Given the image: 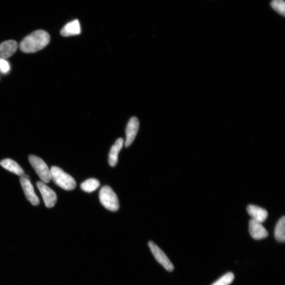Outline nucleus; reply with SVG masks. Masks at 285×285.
<instances>
[{"label": "nucleus", "mask_w": 285, "mask_h": 285, "mask_svg": "<svg viewBox=\"0 0 285 285\" xmlns=\"http://www.w3.org/2000/svg\"><path fill=\"white\" fill-rule=\"evenodd\" d=\"M50 41V36L47 31L38 30L22 40L19 48L22 52L26 53H35L45 48Z\"/></svg>", "instance_id": "1"}, {"label": "nucleus", "mask_w": 285, "mask_h": 285, "mask_svg": "<svg viewBox=\"0 0 285 285\" xmlns=\"http://www.w3.org/2000/svg\"><path fill=\"white\" fill-rule=\"evenodd\" d=\"M50 172L51 180L60 188L67 191L75 189L76 182L71 175L55 166L51 167Z\"/></svg>", "instance_id": "2"}, {"label": "nucleus", "mask_w": 285, "mask_h": 285, "mask_svg": "<svg viewBox=\"0 0 285 285\" xmlns=\"http://www.w3.org/2000/svg\"><path fill=\"white\" fill-rule=\"evenodd\" d=\"M100 199L102 205L108 210L116 211L119 207L117 196L109 186H104L100 192Z\"/></svg>", "instance_id": "3"}, {"label": "nucleus", "mask_w": 285, "mask_h": 285, "mask_svg": "<svg viewBox=\"0 0 285 285\" xmlns=\"http://www.w3.org/2000/svg\"><path fill=\"white\" fill-rule=\"evenodd\" d=\"M29 161L43 183H48L51 180L50 170L46 163L41 158L34 155H30L29 157Z\"/></svg>", "instance_id": "4"}, {"label": "nucleus", "mask_w": 285, "mask_h": 285, "mask_svg": "<svg viewBox=\"0 0 285 285\" xmlns=\"http://www.w3.org/2000/svg\"><path fill=\"white\" fill-rule=\"evenodd\" d=\"M148 245L152 254L157 261L167 271H173L174 268V266L164 252L155 243L152 242H149Z\"/></svg>", "instance_id": "5"}, {"label": "nucleus", "mask_w": 285, "mask_h": 285, "mask_svg": "<svg viewBox=\"0 0 285 285\" xmlns=\"http://www.w3.org/2000/svg\"><path fill=\"white\" fill-rule=\"evenodd\" d=\"M20 181L27 200L34 205H38L40 201L35 193L34 187L28 175L24 174L20 177Z\"/></svg>", "instance_id": "6"}, {"label": "nucleus", "mask_w": 285, "mask_h": 285, "mask_svg": "<svg viewBox=\"0 0 285 285\" xmlns=\"http://www.w3.org/2000/svg\"><path fill=\"white\" fill-rule=\"evenodd\" d=\"M37 185L46 206L48 208L53 207L57 201V196L56 193L42 182H38Z\"/></svg>", "instance_id": "7"}, {"label": "nucleus", "mask_w": 285, "mask_h": 285, "mask_svg": "<svg viewBox=\"0 0 285 285\" xmlns=\"http://www.w3.org/2000/svg\"><path fill=\"white\" fill-rule=\"evenodd\" d=\"M19 47L18 42L14 40L5 41L0 44V60H7L13 56Z\"/></svg>", "instance_id": "8"}, {"label": "nucleus", "mask_w": 285, "mask_h": 285, "mask_svg": "<svg viewBox=\"0 0 285 285\" xmlns=\"http://www.w3.org/2000/svg\"><path fill=\"white\" fill-rule=\"evenodd\" d=\"M139 127V122L137 118H131L126 129V139L125 142L126 147H129L134 140Z\"/></svg>", "instance_id": "9"}, {"label": "nucleus", "mask_w": 285, "mask_h": 285, "mask_svg": "<svg viewBox=\"0 0 285 285\" xmlns=\"http://www.w3.org/2000/svg\"><path fill=\"white\" fill-rule=\"evenodd\" d=\"M249 232L252 238L260 240L268 237V233L261 223L251 219L249 223Z\"/></svg>", "instance_id": "10"}, {"label": "nucleus", "mask_w": 285, "mask_h": 285, "mask_svg": "<svg viewBox=\"0 0 285 285\" xmlns=\"http://www.w3.org/2000/svg\"><path fill=\"white\" fill-rule=\"evenodd\" d=\"M247 211L251 219L260 223L264 222L268 217V212L265 209L256 205H249L247 207Z\"/></svg>", "instance_id": "11"}, {"label": "nucleus", "mask_w": 285, "mask_h": 285, "mask_svg": "<svg viewBox=\"0 0 285 285\" xmlns=\"http://www.w3.org/2000/svg\"><path fill=\"white\" fill-rule=\"evenodd\" d=\"M81 33V27L78 20H73L65 25L60 31L63 37H69L79 35Z\"/></svg>", "instance_id": "12"}, {"label": "nucleus", "mask_w": 285, "mask_h": 285, "mask_svg": "<svg viewBox=\"0 0 285 285\" xmlns=\"http://www.w3.org/2000/svg\"><path fill=\"white\" fill-rule=\"evenodd\" d=\"M124 139L119 138L112 147L109 155V164L111 167H115L118 162V154L124 145Z\"/></svg>", "instance_id": "13"}, {"label": "nucleus", "mask_w": 285, "mask_h": 285, "mask_svg": "<svg viewBox=\"0 0 285 285\" xmlns=\"http://www.w3.org/2000/svg\"><path fill=\"white\" fill-rule=\"evenodd\" d=\"M0 165L7 170L12 172L19 176H22L25 174V172L19 164L15 161L6 159L0 162Z\"/></svg>", "instance_id": "14"}, {"label": "nucleus", "mask_w": 285, "mask_h": 285, "mask_svg": "<svg viewBox=\"0 0 285 285\" xmlns=\"http://www.w3.org/2000/svg\"><path fill=\"white\" fill-rule=\"evenodd\" d=\"M275 237L279 242L283 243L285 240V218L282 217L278 222L275 230Z\"/></svg>", "instance_id": "15"}, {"label": "nucleus", "mask_w": 285, "mask_h": 285, "mask_svg": "<svg viewBox=\"0 0 285 285\" xmlns=\"http://www.w3.org/2000/svg\"><path fill=\"white\" fill-rule=\"evenodd\" d=\"M100 182L95 179H90L81 184L82 189L86 192L91 193L100 187Z\"/></svg>", "instance_id": "16"}, {"label": "nucleus", "mask_w": 285, "mask_h": 285, "mask_svg": "<svg viewBox=\"0 0 285 285\" xmlns=\"http://www.w3.org/2000/svg\"><path fill=\"white\" fill-rule=\"evenodd\" d=\"M272 8L279 15L284 17L285 2L284 0H272L270 4Z\"/></svg>", "instance_id": "17"}, {"label": "nucleus", "mask_w": 285, "mask_h": 285, "mask_svg": "<svg viewBox=\"0 0 285 285\" xmlns=\"http://www.w3.org/2000/svg\"><path fill=\"white\" fill-rule=\"evenodd\" d=\"M235 279L234 273L232 272H228L225 275L219 278L212 285H230L231 284Z\"/></svg>", "instance_id": "18"}, {"label": "nucleus", "mask_w": 285, "mask_h": 285, "mask_svg": "<svg viewBox=\"0 0 285 285\" xmlns=\"http://www.w3.org/2000/svg\"><path fill=\"white\" fill-rule=\"evenodd\" d=\"M10 70V65L7 60H0V72L8 74Z\"/></svg>", "instance_id": "19"}, {"label": "nucleus", "mask_w": 285, "mask_h": 285, "mask_svg": "<svg viewBox=\"0 0 285 285\" xmlns=\"http://www.w3.org/2000/svg\"><path fill=\"white\" fill-rule=\"evenodd\" d=\"M0 80H1V78H0Z\"/></svg>", "instance_id": "20"}]
</instances>
